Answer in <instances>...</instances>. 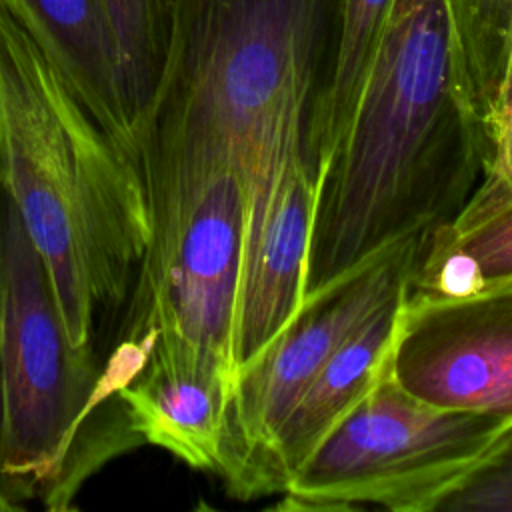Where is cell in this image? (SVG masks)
I'll return each instance as SVG.
<instances>
[{
	"mask_svg": "<svg viewBox=\"0 0 512 512\" xmlns=\"http://www.w3.org/2000/svg\"><path fill=\"white\" fill-rule=\"evenodd\" d=\"M490 150L460 84L448 0H392L354 116L318 180L304 296L448 226Z\"/></svg>",
	"mask_w": 512,
	"mask_h": 512,
	"instance_id": "6da1fadb",
	"label": "cell"
},
{
	"mask_svg": "<svg viewBox=\"0 0 512 512\" xmlns=\"http://www.w3.org/2000/svg\"><path fill=\"white\" fill-rule=\"evenodd\" d=\"M340 2L166 0L164 66L136 136L152 240L210 178L244 186L288 134L308 130Z\"/></svg>",
	"mask_w": 512,
	"mask_h": 512,
	"instance_id": "7a4b0ae2",
	"label": "cell"
},
{
	"mask_svg": "<svg viewBox=\"0 0 512 512\" xmlns=\"http://www.w3.org/2000/svg\"><path fill=\"white\" fill-rule=\"evenodd\" d=\"M0 188L40 252L74 346L130 298L152 240L136 164L0 8Z\"/></svg>",
	"mask_w": 512,
	"mask_h": 512,
	"instance_id": "3957f363",
	"label": "cell"
},
{
	"mask_svg": "<svg viewBox=\"0 0 512 512\" xmlns=\"http://www.w3.org/2000/svg\"><path fill=\"white\" fill-rule=\"evenodd\" d=\"M104 356L74 346L46 264L0 188V490L48 508L90 416Z\"/></svg>",
	"mask_w": 512,
	"mask_h": 512,
	"instance_id": "277c9868",
	"label": "cell"
},
{
	"mask_svg": "<svg viewBox=\"0 0 512 512\" xmlns=\"http://www.w3.org/2000/svg\"><path fill=\"white\" fill-rule=\"evenodd\" d=\"M510 424L498 414L424 404L384 368L294 472L274 508L434 512Z\"/></svg>",
	"mask_w": 512,
	"mask_h": 512,
	"instance_id": "5b68a950",
	"label": "cell"
},
{
	"mask_svg": "<svg viewBox=\"0 0 512 512\" xmlns=\"http://www.w3.org/2000/svg\"><path fill=\"white\" fill-rule=\"evenodd\" d=\"M426 238H406L306 294L278 334L236 372L216 470L232 498L262 496L264 464L280 422L328 358L410 288Z\"/></svg>",
	"mask_w": 512,
	"mask_h": 512,
	"instance_id": "8992f818",
	"label": "cell"
},
{
	"mask_svg": "<svg viewBox=\"0 0 512 512\" xmlns=\"http://www.w3.org/2000/svg\"><path fill=\"white\" fill-rule=\"evenodd\" d=\"M246 198L236 174L202 184L156 236L124 308L118 340L154 330L152 352L236 378L234 324Z\"/></svg>",
	"mask_w": 512,
	"mask_h": 512,
	"instance_id": "52a82bcc",
	"label": "cell"
},
{
	"mask_svg": "<svg viewBox=\"0 0 512 512\" xmlns=\"http://www.w3.org/2000/svg\"><path fill=\"white\" fill-rule=\"evenodd\" d=\"M386 374L434 408L512 420V278L466 294L408 290Z\"/></svg>",
	"mask_w": 512,
	"mask_h": 512,
	"instance_id": "ba28073f",
	"label": "cell"
},
{
	"mask_svg": "<svg viewBox=\"0 0 512 512\" xmlns=\"http://www.w3.org/2000/svg\"><path fill=\"white\" fill-rule=\"evenodd\" d=\"M318 182L306 136L286 140L244 186V250L236 300L234 364H248L304 298Z\"/></svg>",
	"mask_w": 512,
	"mask_h": 512,
	"instance_id": "9c48e42d",
	"label": "cell"
},
{
	"mask_svg": "<svg viewBox=\"0 0 512 512\" xmlns=\"http://www.w3.org/2000/svg\"><path fill=\"white\" fill-rule=\"evenodd\" d=\"M0 8L136 164V134L104 0H0Z\"/></svg>",
	"mask_w": 512,
	"mask_h": 512,
	"instance_id": "30bf717a",
	"label": "cell"
},
{
	"mask_svg": "<svg viewBox=\"0 0 512 512\" xmlns=\"http://www.w3.org/2000/svg\"><path fill=\"white\" fill-rule=\"evenodd\" d=\"M232 384L216 368L150 352L118 398L142 444L168 452L192 470L216 474Z\"/></svg>",
	"mask_w": 512,
	"mask_h": 512,
	"instance_id": "8fae6325",
	"label": "cell"
},
{
	"mask_svg": "<svg viewBox=\"0 0 512 512\" xmlns=\"http://www.w3.org/2000/svg\"><path fill=\"white\" fill-rule=\"evenodd\" d=\"M406 292L386 302L302 390L272 438L262 474V496L282 494L320 440L380 380Z\"/></svg>",
	"mask_w": 512,
	"mask_h": 512,
	"instance_id": "7c38bea8",
	"label": "cell"
},
{
	"mask_svg": "<svg viewBox=\"0 0 512 512\" xmlns=\"http://www.w3.org/2000/svg\"><path fill=\"white\" fill-rule=\"evenodd\" d=\"M392 0H342L328 66L314 98L306 158L316 182L340 144L372 66Z\"/></svg>",
	"mask_w": 512,
	"mask_h": 512,
	"instance_id": "4fadbf2b",
	"label": "cell"
},
{
	"mask_svg": "<svg viewBox=\"0 0 512 512\" xmlns=\"http://www.w3.org/2000/svg\"><path fill=\"white\" fill-rule=\"evenodd\" d=\"M512 278V208L466 230H434L422 248L410 290L466 294Z\"/></svg>",
	"mask_w": 512,
	"mask_h": 512,
	"instance_id": "5bb4252c",
	"label": "cell"
},
{
	"mask_svg": "<svg viewBox=\"0 0 512 512\" xmlns=\"http://www.w3.org/2000/svg\"><path fill=\"white\" fill-rule=\"evenodd\" d=\"M458 76L490 136L512 50V0H448Z\"/></svg>",
	"mask_w": 512,
	"mask_h": 512,
	"instance_id": "9a60e30c",
	"label": "cell"
},
{
	"mask_svg": "<svg viewBox=\"0 0 512 512\" xmlns=\"http://www.w3.org/2000/svg\"><path fill=\"white\" fill-rule=\"evenodd\" d=\"M114 32L124 92L138 136V126L156 92L166 46V0H104Z\"/></svg>",
	"mask_w": 512,
	"mask_h": 512,
	"instance_id": "2e32d148",
	"label": "cell"
},
{
	"mask_svg": "<svg viewBox=\"0 0 512 512\" xmlns=\"http://www.w3.org/2000/svg\"><path fill=\"white\" fill-rule=\"evenodd\" d=\"M508 208H512V98L496 118L490 158L476 190L460 214L442 230L452 234L466 232Z\"/></svg>",
	"mask_w": 512,
	"mask_h": 512,
	"instance_id": "e0dca14e",
	"label": "cell"
},
{
	"mask_svg": "<svg viewBox=\"0 0 512 512\" xmlns=\"http://www.w3.org/2000/svg\"><path fill=\"white\" fill-rule=\"evenodd\" d=\"M512 512V424L482 462L450 492L434 512Z\"/></svg>",
	"mask_w": 512,
	"mask_h": 512,
	"instance_id": "ac0fdd59",
	"label": "cell"
},
{
	"mask_svg": "<svg viewBox=\"0 0 512 512\" xmlns=\"http://www.w3.org/2000/svg\"><path fill=\"white\" fill-rule=\"evenodd\" d=\"M512 98V50H510V58H508V68H506V78H504V86H502V94H500V106H498V114L504 108V104ZM496 114V118H498ZM496 124V122H494ZM494 134V132H492Z\"/></svg>",
	"mask_w": 512,
	"mask_h": 512,
	"instance_id": "d6986e66",
	"label": "cell"
}]
</instances>
